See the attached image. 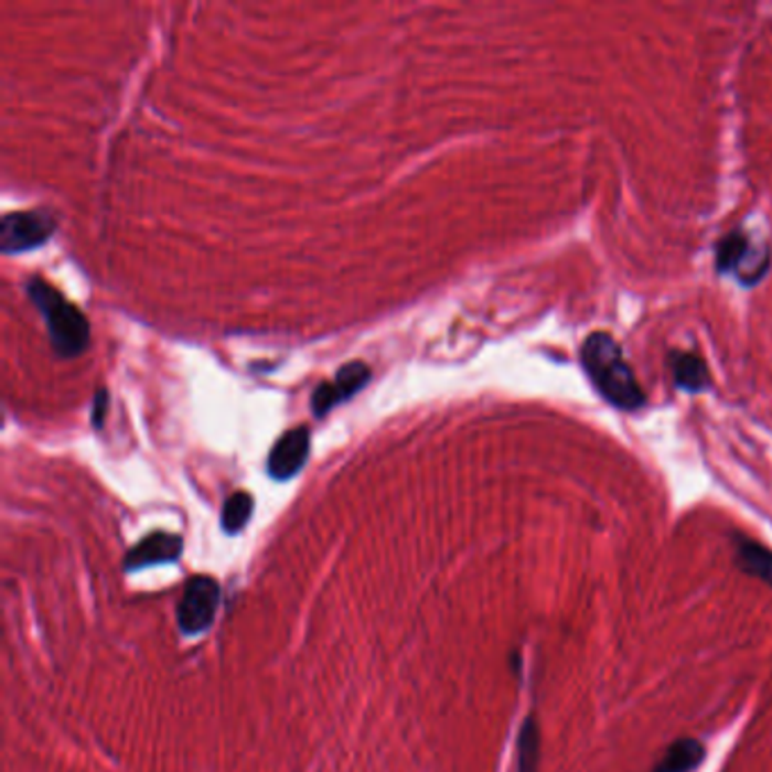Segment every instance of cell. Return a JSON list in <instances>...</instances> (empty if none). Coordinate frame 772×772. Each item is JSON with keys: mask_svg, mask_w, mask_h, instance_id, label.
<instances>
[{"mask_svg": "<svg viewBox=\"0 0 772 772\" xmlns=\"http://www.w3.org/2000/svg\"><path fill=\"white\" fill-rule=\"evenodd\" d=\"M580 358L593 388L612 406L623 410H636L646 401V395H643L632 367L628 365L619 347V342L610 333H591L585 340Z\"/></svg>", "mask_w": 772, "mask_h": 772, "instance_id": "obj_1", "label": "cell"}, {"mask_svg": "<svg viewBox=\"0 0 772 772\" xmlns=\"http://www.w3.org/2000/svg\"><path fill=\"white\" fill-rule=\"evenodd\" d=\"M25 290L30 302L46 320L55 354L60 358H77L79 354L87 352L92 331L84 313L75 304H71L57 288L39 277L30 279Z\"/></svg>", "mask_w": 772, "mask_h": 772, "instance_id": "obj_2", "label": "cell"}, {"mask_svg": "<svg viewBox=\"0 0 772 772\" xmlns=\"http://www.w3.org/2000/svg\"><path fill=\"white\" fill-rule=\"evenodd\" d=\"M770 266V251L757 247L746 232L727 234L716 247V268L718 272H735L741 283L754 286L765 277Z\"/></svg>", "mask_w": 772, "mask_h": 772, "instance_id": "obj_3", "label": "cell"}, {"mask_svg": "<svg viewBox=\"0 0 772 772\" xmlns=\"http://www.w3.org/2000/svg\"><path fill=\"white\" fill-rule=\"evenodd\" d=\"M57 221L49 211H12L0 223V251L23 254L53 238Z\"/></svg>", "mask_w": 772, "mask_h": 772, "instance_id": "obj_4", "label": "cell"}, {"mask_svg": "<svg viewBox=\"0 0 772 772\" xmlns=\"http://www.w3.org/2000/svg\"><path fill=\"white\" fill-rule=\"evenodd\" d=\"M221 587L213 578L197 576L184 587V596L178 608V623L186 634H200L208 630L218 614Z\"/></svg>", "mask_w": 772, "mask_h": 772, "instance_id": "obj_5", "label": "cell"}, {"mask_svg": "<svg viewBox=\"0 0 772 772\" xmlns=\"http://www.w3.org/2000/svg\"><path fill=\"white\" fill-rule=\"evenodd\" d=\"M311 431L307 426H297L286 431L272 447L268 458V474L275 481H288L297 476L309 460Z\"/></svg>", "mask_w": 772, "mask_h": 772, "instance_id": "obj_6", "label": "cell"}, {"mask_svg": "<svg viewBox=\"0 0 772 772\" xmlns=\"http://www.w3.org/2000/svg\"><path fill=\"white\" fill-rule=\"evenodd\" d=\"M184 550V539L173 533H152L141 539L130 553L125 555V571H139L146 567L175 562Z\"/></svg>", "mask_w": 772, "mask_h": 772, "instance_id": "obj_7", "label": "cell"}, {"mask_svg": "<svg viewBox=\"0 0 772 772\" xmlns=\"http://www.w3.org/2000/svg\"><path fill=\"white\" fill-rule=\"evenodd\" d=\"M675 383L686 393H703L709 388V372L703 358L689 352H675L671 356Z\"/></svg>", "mask_w": 772, "mask_h": 772, "instance_id": "obj_8", "label": "cell"}, {"mask_svg": "<svg viewBox=\"0 0 772 772\" xmlns=\"http://www.w3.org/2000/svg\"><path fill=\"white\" fill-rule=\"evenodd\" d=\"M703 743L694 739H679L664 752L662 761L655 765V772H691L703 763Z\"/></svg>", "mask_w": 772, "mask_h": 772, "instance_id": "obj_9", "label": "cell"}, {"mask_svg": "<svg viewBox=\"0 0 772 772\" xmlns=\"http://www.w3.org/2000/svg\"><path fill=\"white\" fill-rule=\"evenodd\" d=\"M737 553L739 567L772 589V550L752 539H739Z\"/></svg>", "mask_w": 772, "mask_h": 772, "instance_id": "obj_10", "label": "cell"}, {"mask_svg": "<svg viewBox=\"0 0 772 772\" xmlns=\"http://www.w3.org/2000/svg\"><path fill=\"white\" fill-rule=\"evenodd\" d=\"M372 378V369L367 363L363 361H352L345 367H340L335 378H333V388L337 395V401H347L352 399L356 393H361L365 385Z\"/></svg>", "mask_w": 772, "mask_h": 772, "instance_id": "obj_11", "label": "cell"}, {"mask_svg": "<svg viewBox=\"0 0 772 772\" xmlns=\"http://www.w3.org/2000/svg\"><path fill=\"white\" fill-rule=\"evenodd\" d=\"M537 768H539V727L535 718H528L522 725L519 741H517V770L537 772Z\"/></svg>", "mask_w": 772, "mask_h": 772, "instance_id": "obj_12", "label": "cell"}, {"mask_svg": "<svg viewBox=\"0 0 772 772\" xmlns=\"http://www.w3.org/2000/svg\"><path fill=\"white\" fill-rule=\"evenodd\" d=\"M251 510H254L251 494L247 492L232 494L223 505V530L229 535L240 533L251 517Z\"/></svg>", "mask_w": 772, "mask_h": 772, "instance_id": "obj_13", "label": "cell"}, {"mask_svg": "<svg viewBox=\"0 0 772 772\" xmlns=\"http://www.w3.org/2000/svg\"><path fill=\"white\" fill-rule=\"evenodd\" d=\"M107 408H109V395L105 388H100L94 397V408H92V421L96 428L103 426L105 421V415H107Z\"/></svg>", "mask_w": 772, "mask_h": 772, "instance_id": "obj_14", "label": "cell"}]
</instances>
